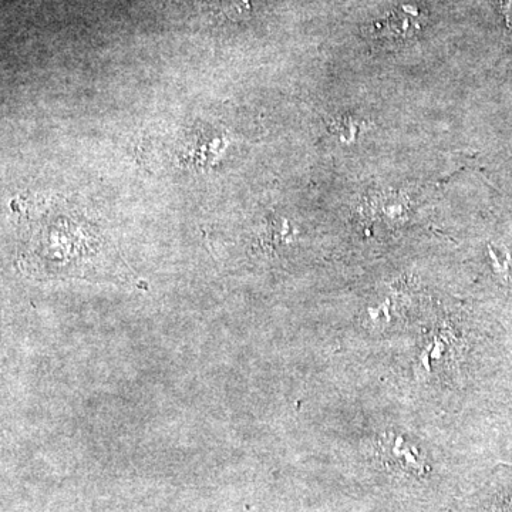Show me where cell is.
Wrapping results in <instances>:
<instances>
[{"label": "cell", "instance_id": "7a4b0ae2", "mask_svg": "<svg viewBox=\"0 0 512 512\" xmlns=\"http://www.w3.org/2000/svg\"><path fill=\"white\" fill-rule=\"evenodd\" d=\"M419 9L416 6H402L394 10L389 18L373 26V35L392 37V39H407L419 32L421 28Z\"/></svg>", "mask_w": 512, "mask_h": 512}, {"label": "cell", "instance_id": "277c9868", "mask_svg": "<svg viewBox=\"0 0 512 512\" xmlns=\"http://www.w3.org/2000/svg\"><path fill=\"white\" fill-rule=\"evenodd\" d=\"M333 127H335L336 133L339 134L340 140H342L343 143L349 144L353 143V141L362 134L366 124L363 123L362 119H356V117L353 116H345L336 120Z\"/></svg>", "mask_w": 512, "mask_h": 512}, {"label": "cell", "instance_id": "6da1fadb", "mask_svg": "<svg viewBox=\"0 0 512 512\" xmlns=\"http://www.w3.org/2000/svg\"><path fill=\"white\" fill-rule=\"evenodd\" d=\"M377 451L384 466L393 473L409 477H426L430 471L426 450L403 431L389 430L380 434Z\"/></svg>", "mask_w": 512, "mask_h": 512}, {"label": "cell", "instance_id": "3957f363", "mask_svg": "<svg viewBox=\"0 0 512 512\" xmlns=\"http://www.w3.org/2000/svg\"><path fill=\"white\" fill-rule=\"evenodd\" d=\"M488 259L494 274L504 284L512 286V256L507 248L501 245H488Z\"/></svg>", "mask_w": 512, "mask_h": 512}, {"label": "cell", "instance_id": "5b68a950", "mask_svg": "<svg viewBox=\"0 0 512 512\" xmlns=\"http://www.w3.org/2000/svg\"><path fill=\"white\" fill-rule=\"evenodd\" d=\"M504 15L507 25L512 29V0H504Z\"/></svg>", "mask_w": 512, "mask_h": 512}]
</instances>
